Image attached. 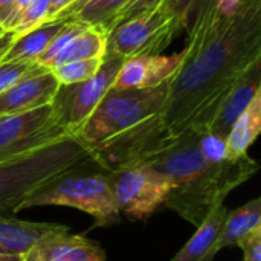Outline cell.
I'll return each instance as SVG.
<instances>
[{"label":"cell","instance_id":"6da1fadb","mask_svg":"<svg viewBox=\"0 0 261 261\" xmlns=\"http://www.w3.org/2000/svg\"><path fill=\"white\" fill-rule=\"evenodd\" d=\"M185 58L168 83L159 115L170 139L208 127L231 87L261 61V0L222 15L214 0H199L188 26Z\"/></svg>","mask_w":261,"mask_h":261},{"label":"cell","instance_id":"7a4b0ae2","mask_svg":"<svg viewBox=\"0 0 261 261\" xmlns=\"http://www.w3.org/2000/svg\"><path fill=\"white\" fill-rule=\"evenodd\" d=\"M86 161L89 150L75 136H64L23 158L0 164V216L15 213L37 188Z\"/></svg>","mask_w":261,"mask_h":261},{"label":"cell","instance_id":"3957f363","mask_svg":"<svg viewBox=\"0 0 261 261\" xmlns=\"http://www.w3.org/2000/svg\"><path fill=\"white\" fill-rule=\"evenodd\" d=\"M80 167L67 170L29 194L15 210L20 213L34 206H69L90 216L95 226L106 228L121 223L107 171L84 173Z\"/></svg>","mask_w":261,"mask_h":261},{"label":"cell","instance_id":"277c9868","mask_svg":"<svg viewBox=\"0 0 261 261\" xmlns=\"http://www.w3.org/2000/svg\"><path fill=\"white\" fill-rule=\"evenodd\" d=\"M168 83L151 89H110L73 136L90 151L161 115Z\"/></svg>","mask_w":261,"mask_h":261},{"label":"cell","instance_id":"5b68a950","mask_svg":"<svg viewBox=\"0 0 261 261\" xmlns=\"http://www.w3.org/2000/svg\"><path fill=\"white\" fill-rule=\"evenodd\" d=\"M258 168V162L249 154L214 164L194 184L180 190L171 188L164 205L199 228L208 214L217 205L225 203L228 194L249 180Z\"/></svg>","mask_w":261,"mask_h":261},{"label":"cell","instance_id":"8992f818","mask_svg":"<svg viewBox=\"0 0 261 261\" xmlns=\"http://www.w3.org/2000/svg\"><path fill=\"white\" fill-rule=\"evenodd\" d=\"M184 21L170 0H158L107 34V50L122 60L139 55H159L171 46Z\"/></svg>","mask_w":261,"mask_h":261},{"label":"cell","instance_id":"52a82bcc","mask_svg":"<svg viewBox=\"0 0 261 261\" xmlns=\"http://www.w3.org/2000/svg\"><path fill=\"white\" fill-rule=\"evenodd\" d=\"M119 213L132 220H145L165 203L173 184L153 167L136 162L107 171Z\"/></svg>","mask_w":261,"mask_h":261},{"label":"cell","instance_id":"ba28073f","mask_svg":"<svg viewBox=\"0 0 261 261\" xmlns=\"http://www.w3.org/2000/svg\"><path fill=\"white\" fill-rule=\"evenodd\" d=\"M122 63L124 60L121 57L106 50L102 63L93 76L76 84L58 87L52 101V109L57 122L67 135L73 136L87 121L106 93L112 89Z\"/></svg>","mask_w":261,"mask_h":261},{"label":"cell","instance_id":"9c48e42d","mask_svg":"<svg viewBox=\"0 0 261 261\" xmlns=\"http://www.w3.org/2000/svg\"><path fill=\"white\" fill-rule=\"evenodd\" d=\"M64 136L52 104L29 112L0 116V164L34 153Z\"/></svg>","mask_w":261,"mask_h":261},{"label":"cell","instance_id":"30bf717a","mask_svg":"<svg viewBox=\"0 0 261 261\" xmlns=\"http://www.w3.org/2000/svg\"><path fill=\"white\" fill-rule=\"evenodd\" d=\"M185 49L176 54L139 55L124 60L112 89H151L168 83L180 69Z\"/></svg>","mask_w":261,"mask_h":261},{"label":"cell","instance_id":"8fae6325","mask_svg":"<svg viewBox=\"0 0 261 261\" xmlns=\"http://www.w3.org/2000/svg\"><path fill=\"white\" fill-rule=\"evenodd\" d=\"M60 83L49 69L35 64L23 78L0 95V116L29 112L52 104Z\"/></svg>","mask_w":261,"mask_h":261},{"label":"cell","instance_id":"7c38bea8","mask_svg":"<svg viewBox=\"0 0 261 261\" xmlns=\"http://www.w3.org/2000/svg\"><path fill=\"white\" fill-rule=\"evenodd\" d=\"M21 261H106V252L96 242L64 228L34 243Z\"/></svg>","mask_w":261,"mask_h":261},{"label":"cell","instance_id":"4fadbf2b","mask_svg":"<svg viewBox=\"0 0 261 261\" xmlns=\"http://www.w3.org/2000/svg\"><path fill=\"white\" fill-rule=\"evenodd\" d=\"M261 61L254 64L225 95L222 99L208 132L226 139L231 127L237 121V118L243 113V110L251 104L254 96L261 92Z\"/></svg>","mask_w":261,"mask_h":261},{"label":"cell","instance_id":"5bb4252c","mask_svg":"<svg viewBox=\"0 0 261 261\" xmlns=\"http://www.w3.org/2000/svg\"><path fill=\"white\" fill-rule=\"evenodd\" d=\"M67 226L57 223H37L0 216V248L11 254L23 255L40 239Z\"/></svg>","mask_w":261,"mask_h":261},{"label":"cell","instance_id":"9a60e30c","mask_svg":"<svg viewBox=\"0 0 261 261\" xmlns=\"http://www.w3.org/2000/svg\"><path fill=\"white\" fill-rule=\"evenodd\" d=\"M226 213L228 208L225 203L217 205L197 228L194 236L170 261H214L217 255L216 242Z\"/></svg>","mask_w":261,"mask_h":261},{"label":"cell","instance_id":"2e32d148","mask_svg":"<svg viewBox=\"0 0 261 261\" xmlns=\"http://www.w3.org/2000/svg\"><path fill=\"white\" fill-rule=\"evenodd\" d=\"M64 24H66V20H50V21L41 23L40 26L31 29L29 32L14 37L2 61L3 63H9V61L35 63V60L47 49L50 41L57 37V34L63 29Z\"/></svg>","mask_w":261,"mask_h":261},{"label":"cell","instance_id":"e0dca14e","mask_svg":"<svg viewBox=\"0 0 261 261\" xmlns=\"http://www.w3.org/2000/svg\"><path fill=\"white\" fill-rule=\"evenodd\" d=\"M261 132V92H258L251 104L243 110L231 127L225 144L228 159H239L248 154L249 147L255 142Z\"/></svg>","mask_w":261,"mask_h":261},{"label":"cell","instance_id":"ac0fdd59","mask_svg":"<svg viewBox=\"0 0 261 261\" xmlns=\"http://www.w3.org/2000/svg\"><path fill=\"white\" fill-rule=\"evenodd\" d=\"M261 226V199L249 200L240 208L226 213L223 225L220 228L216 249L220 252L222 249L237 246V243L251 231Z\"/></svg>","mask_w":261,"mask_h":261},{"label":"cell","instance_id":"d6986e66","mask_svg":"<svg viewBox=\"0 0 261 261\" xmlns=\"http://www.w3.org/2000/svg\"><path fill=\"white\" fill-rule=\"evenodd\" d=\"M106 50H107V35L95 26H87L83 32L75 35L64 46V49L57 55V58L50 66V70L57 66L70 61L101 58L104 57Z\"/></svg>","mask_w":261,"mask_h":261},{"label":"cell","instance_id":"ffe728a7","mask_svg":"<svg viewBox=\"0 0 261 261\" xmlns=\"http://www.w3.org/2000/svg\"><path fill=\"white\" fill-rule=\"evenodd\" d=\"M127 0H87L76 8L66 20H78L87 26L98 28L113 15Z\"/></svg>","mask_w":261,"mask_h":261},{"label":"cell","instance_id":"44dd1931","mask_svg":"<svg viewBox=\"0 0 261 261\" xmlns=\"http://www.w3.org/2000/svg\"><path fill=\"white\" fill-rule=\"evenodd\" d=\"M102 58H90V60H78V61H70L61 66L54 67L50 72L60 83V86H69V84H76L81 81L89 80L96 73L99 69Z\"/></svg>","mask_w":261,"mask_h":261},{"label":"cell","instance_id":"7402d4cb","mask_svg":"<svg viewBox=\"0 0 261 261\" xmlns=\"http://www.w3.org/2000/svg\"><path fill=\"white\" fill-rule=\"evenodd\" d=\"M47 15H49V0H32L17 17L9 32H12L14 37L29 32L31 29L44 23L47 20Z\"/></svg>","mask_w":261,"mask_h":261},{"label":"cell","instance_id":"603a6c76","mask_svg":"<svg viewBox=\"0 0 261 261\" xmlns=\"http://www.w3.org/2000/svg\"><path fill=\"white\" fill-rule=\"evenodd\" d=\"M158 0H127L113 15H110L104 23H101L98 26V29H101L106 35L109 32H112L116 26H119L121 23H124L125 20H128L130 17L139 14L141 11L150 8L153 3H156Z\"/></svg>","mask_w":261,"mask_h":261},{"label":"cell","instance_id":"cb8c5ba5","mask_svg":"<svg viewBox=\"0 0 261 261\" xmlns=\"http://www.w3.org/2000/svg\"><path fill=\"white\" fill-rule=\"evenodd\" d=\"M35 63L29 61H9V63H0V95L8 90L11 86H14L20 78H23Z\"/></svg>","mask_w":261,"mask_h":261},{"label":"cell","instance_id":"d4e9b609","mask_svg":"<svg viewBox=\"0 0 261 261\" xmlns=\"http://www.w3.org/2000/svg\"><path fill=\"white\" fill-rule=\"evenodd\" d=\"M237 248L243 252V261H261V226L246 234L237 243Z\"/></svg>","mask_w":261,"mask_h":261},{"label":"cell","instance_id":"484cf974","mask_svg":"<svg viewBox=\"0 0 261 261\" xmlns=\"http://www.w3.org/2000/svg\"><path fill=\"white\" fill-rule=\"evenodd\" d=\"M170 2H171L173 9L177 12V15L184 21L185 29H188V26L194 17L196 8L199 5V0H170Z\"/></svg>","mask_w":261,"mask_h":261},{"label":"cell","instance_id":"4316f807","mask_svg":"<svg viewBox=\"0 0 261 261\" xmlns=\"http://www.w3.org/2000/svg\"><path fill=\"white\" fill-rule=\"evenodd\" d=\"M249 2L252 0H214L216 8L222 15H234Z\"/></svg>","mask_w":261,"mask_h":261},{"label":"cell","instance_id":"83f0119b","mask_svg":"<svg viewBox=\"0 0 261 261\" xmlns=\"http://www.w3.org/2000/svg\"><path fill=\"white\" fill-rule=\"evenodd\" d=\"M31 2H32V0H15L14 6H12V9H11V14L8 15L6 21L2 24V26H3V29H5L6 32H9V31H11V28H12L14 21L17 20V17L21 14V11H23V9H24Z\"/></svg>","mask_w":261,"mask_h":261},{"label":"cell","instance_id":"f1b7e54d","mask_svg":"<svg viewBox=\"0 0 261 261\" xmlns=\"http://www.w3.org/2000/svg\"><path fill=\"white\" fill-rule=\"evenodd\" d=\"M75 0H49V15L46 21L54 20L63 9H66L67 6H70Z\"/></svg>","mask_w":261,"mask_h":261},{"label":"cell","instance_id":"f546056e","mask_svg":"<svg viewBox=\"0 0 261 261\" xmlns=\"http://www.w3.org/2000/svg\"><path fill=\"white\" fill-rule=\"evenodd\" d=\"M14 3H15V0H0V24H3L6 21L8 15L11 14Z\"/></svg>","mask_w":261,"mask_h":261},{"label":"cell","instance_id":"4dcf8cb0","mask_svg":"<svg viewBox=\"0 0 261 261\" xmlns=\"http://www.w3.org/2000/svg\"><path fill=\"white\" fill-rule=\"evenodd\" d=\"M12 40H14V34H12V32H5V34L0 37V61L3 60L5 54L8 52V49H9Z\"/></svg>","mask_w":261,"mask_h":261},{"label":"cell","instance_id":"1f68e13d","mask_svg":"<svg viewBox=\"0 0 261 261\" xmlns=\"http://www.w3.org/2000/svg\"><path fill=\"white\" fill-rule=\"evenodd\" d=\"M0 261H21V255L11 254V252L5 251L3 248H0Z\"/></svg>","mask_w":261,"mask_h":261},{"label":"cell","instance_id":"d6a6232c","mask_svg":"<svg viewBox=\"0 0 261 261\" xmlns=\"http://www.w3.org/2000/svg\"><path fill=\"white\" fill-rule=\"evenodd\" d=\"M5 32H6V31H5V29H3V28H2V24H0V37H2V35H3V34H5Z\"/></svg>","mask_w":261,"mask_h":261}]
</instances>
